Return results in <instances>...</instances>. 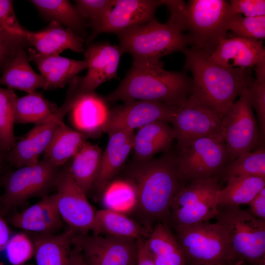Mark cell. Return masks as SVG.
I'll use <instances>...</instances> for the list:
<instances>
[{"label":"cell","instance_id":"obj_1","mask_svg":"<svg viewBox=\"0 0 265 265\" xmlns=\"http://www.w3.org/2000/svg\"><path fill=\"white\" fill-rule=\"evenodd\" d=\"M183 53L185 69L192 75L188 101L214 112L221 119L236 98L253 83L251 68L223 67L213 61L209 54L193 47Z\"/></svg>","mask_w":265,"mask_h":265},{"label":"cell","instance_id":"obj_2","mask_svg":"<svg viewBox=\"0 0 265 265\" xmlns=\"http://www.w3.org/2000/svg\"><path fill=\"white\" fill-rule=\"evenodd\" d=\"M130 175L135 189L137 212L143 226L152 229L153 222L164 220L170 213L174 197L185 186L178 174L176 154L136 161Z\"/></svg>","mask_w":265,"mask_h":265},{"label":"cell","instance_id":"obj_3","mask_svg":"<svg viewBox=\"0 0 265 265\" xmlns=\"http://www.w3.org/2000/svg\"><path fill=\"white\" fill-rule=\"evenodd\" d=\"M192 79L182 71H169L160 60L132 62L119 86L105 98L107 102L141 100L178 106L190 96Z\"/></svg>","mask_w":265,"mask_h":265},{"label":"cell","instance_id":"obj_4","mask_svg":"<svg viewBox=\"0 0 265 265\" xmlns=\"http://www.w3.org/2000/svg\"><path fill=\"white\" fill-rule=\"evenodd\" d=\"M170 12L168 21L187 34L190 45L210 54L220 41L227 38L230 16L229 2L225 0H162Z\"/></svg>","mask_w":265,"mask_h":265},{"label":"cell","instance_id":"obj_5","mask_svg":"<svg viewBox=\"0 0 265 265\" xmlns=\"http://www.w3.org/2000/svg\"><path fill=\"white\" fill-rule=\"evenodd\" d=\"M122 53H128L132 62L157 61L176 52H183L190 45L185 34L174 24L152 21L129 27L116 34Z\"/></svg>","mask_w":265,"mask_h":265},{"label":"cell","instance_id":"obj_6","mask_svg":"<svg viewBox=\"0 0 265 265\" xmlns=\"http://www.w3.org/2000/svg\"><path fill=\"white\" fill-rule=\"evenodd\" d=\"M218 222L224 229L236 257L247 265H265V219L239 206L218 207Z\"/></svg>","mask_w":265,"mask_h":265},{"label":"cell","instance_id":"obj_7","mask_svg":"<svg viewBox=\"0 0 265 265\" xmlns=\"http://www.w3.org/2000/svg\"><path fill=\"white\" fill-rule=\"evenodd\" d=\"M176 229L186 263L227 265L238 262L228 236L218 222H204Z\"/></svg>","mask_w":265,"mask_h":265},{"label":"cell","instance_id":"obj_8","mask_svg":"<svg viewBox=\"0 0 265 265\" xmlns=\"http://www.w3.org/2000/svg\"><path fill=\"white\" fill-rule=\"evenodd\" d=\"M219 179L215 176L193 180L180 189L170 208L176 229L216 218L218 213L216 195L221 188Z\"/></svg>","mask_w":265,"mask_h":265},{"label":"cell","instance_id":"obj_9","mask_svg":"<svg viewBox=\"0 0 265 265\" xmlns=\"http://www.w3.org/2000/svg\"><path fill=\"white\" fill-rule=\"evenodd\" d=\"M61 166L43 159L35 165L25 166L11 173L4 182L0 208L4 216L28 199L42 197L55 188Z\"/></svg>","mask_w":265,"mask_h":265},{"label":"cell","instance_id":"obj_10","mask_svg":"<svg viewBox=\"0 0 265 265\" xmlns=\"http://www.w3.org/2000/svg\"><path fill=\"white\" fill-rule=\"evenodd\" d=\"M64 103L45 122L36 125L23 139L16 142L6 153L5 161L17 168L32 166L39 161V157L50 143L65 115L73 107L82 92L80 80L74 78L69 83Z\"/></svg>","mask_w":265,"mask_h":265},{"label":"cell","instance_id":"obj_11","mask_svg":"<svg viewBox=\"0 0 265 265\" xmlns=\"http://www.w3.org/2000/svg\"><path fill=\"white\" fill-rule=\"evenodd\" d=\"M181 180L191 182L220 176L230 161L224 140L204 137L196 139L176 154Z\"/></svg>","mask_w":265,"mask_h":265},{"label":"cell","instance_id":"obj_12","mask_svg":"<svg viewBox=\"0 0 265 265\" xmlns=\"http://www.w3.org/2000/svg\"><path fill=\"white\" fill-rule=\"evenodd\" d=\"M248 89L243 91L221 119L224 140L230 161L260 146L259 127Z\"/></svg>","mask_w":265,"mask_h":265},{"label":"cell","instance_id":"obj_13","mask_svg":"<svg viewBox=\"0 0 265 265\" xmlns=\"http://www.w3.org/2000/svg\"><path fill=\"white\" fill-rule=\"evenodd\" d=\"M55 188L58 212L68 227L79 234L93 231L96 212L74 180L69 165L61 169Z\"/></svg>","mask_w":265,"mask_h":265},{"label":"cell","instance_id":"obj_14","mask_svg":"<svg viewBox=\"0 0 265 265\" xmlns=\"http://www.w3.org/2000/svg\"><path fill=\"white\" fill-rule=\"evenodd\" d=\"M181 150L199 138L224 140L221 119L214 112L187 99L177 106L171 123Z\"/></svg>","mask_w":265,"mask_h":265},{"label":"cell","instance_id":"obj_15","mask_svg":"<svg viewBox=\"0 0 265 265\" xmlns=\"http://www.w3.org/2000/svg\"><path fill=\"white\" fill-rule=\"evenodd\" d=\"M72 245L80 249L88 265H133L136 261L134 239L77 233Z\"/></svg>","mask_w":265,"mask_h":265},{"label":"cell","instance_id":"obj_16","mask_svg":"<svg viewBox=\"0 0 265 265\" xmlns=\"http://www.w3.org/2000/svg\"><path fill=\"white\" fill-rule=\"evenodd\" d=\"M177 106L141 100L127 102L110 110L102 132L109 134L123 130L139 129L156 121L171 123Z\"/></svg>","mask_w":265,"mask_h":265},{"label":"cell","instance_id":"obj_17","mask_svg":"<svg viewBox=\"0 0 265 265\" xmlns=\"http://www.w3.org/2000/svg\"><path fill=\"white\" fill-rule=\"evenodd\" d=\"M162 0H116L103 20L92 30L87 42L104 32L118 33L129 27L149 22L154 18Z\"/></svg>","mask_w":265,"mask_h":265},{"label":"cell","instance_id":"obj_18","mask_svg":"<svg viewBox=\"0 0 265 265\" xmlns=\"http://www.w3.org/2000/svg\"><path fill=\"white\" fill-rule=\"evenodd\" d=\"M84 53L88 71L80 79L83 91H94L105 82L117 78L118 67L123 54L119 46L108 42L96 43L89 45Z\"/></svg>","mask_w":265,"mask_h":265},{"label":"cell","instance_id":"obj_19","mask_svg":"<svg viewBox=\"0 0 265 265\" xmlns=\"http://www.w3.org/2000/svg\"><path fill=\"white\" fill-rule=\"evenodd\" d=\"M55 193L46 195L37 203L11 215L9 223L26 233L54 234L63 226Z\"/></svg>","mask_w":265,"mask_h":265},{"label":"cell","instance_id":"obj_20","mask_svg":"<svg viewBox=\"0 0 265 265\" xmlns=\"http://www.w3.org/2000/svg\"><path fill=\"white\" fill-rule=\"evenodd\" d=\"M210 57L225 67L251 68L265 62V50L262 40L234 37L221 40Z\"/></svg>","mask_w":265,"mask_h":265},{"label":"cell","instance_id":"obj_21","mask_svg":"<svg viewBox=\"0 0 265 265\" xmlns=\"http://www.w3.org/2000/svg\"><path fill=\"white\" fill-rule=\"evenodd\" d=\"M25 39L27 45L32 46L38 53L43 55H58L67 49L77 53L84 51L83 38L53 21L40 31L27 30Z\"/></svg>","mask_w":265,"mask_h":265},{"label":"cell","instance_id":"obj_22","mask_svg":"<svg viewBox=\"0 0 265 265\" xmlns=\"http://www.w3.org/2000/svg\"><path fill=\"white\" fill-rule=\"evenodd\" d=\"M70 112L78 131L90 137L102 132L110 110L105 99L94 91H82Z\"/></svg>","mask_w":265,"mask_h":265},{"label":"cell","instance_id":"obj_23","mask_svg":"<svg viewBox=\"0 0 265 265\" xmlns=\"http://www.w3.org/2000/svg\"><path fill=\"white\" fill-rule=\"evenodd\" d=\"M134 130H123L108 134L107 146L102 153L100 170L94 184L99 192L104 191L125 162L133 149Z\"/></svg>","mask_w":265,"mask_h":265},{"label":"cell","instance_id":"obj_24","mask_svg":"<svg viewBox=\"0 0 265 265\" xmlns=\"http://www.w3.org/2000/svg\"><path fill=\"white\" fill-rule=\"evenodd\" d=\"M28 60L34 61L46 84L45 89L63 87L82 70L87 68L85 60H77L56 55H43L29 48Z\"/></svg>","mask_w":265,"mask_h":265},{"label":"cell","instance_id":"obj_25","mask_svg":"<svg viewBox=\"0 0 265 265\" xmlns=\"http://www.w3.org/2000/svg\"><path fill=\"white\" fill-rule=\"evenodd\" d=\"M27 233L33 243L37 265H70L72 239L77 234L74 229L68 227L58 234Z\"/></svg>","mask_w":265,"mask_h":265},{"label":"cell","instance_id":"obj_26","mask_svg":"<svg viewBox=\"0 0 265 265\" xmlns=\"http://www.w3.org/2000/svg\"><path fill=\"white\" fill-rule=\"evenodd\" d=\"M175 139L173 128L165 121H156L139 128L133 147L136 161L149 160L156 154L167 152Z\"/></svg>","mask_w":265,"mask_h":265},{"label":"cell","instance_id":"obj_27","mask_svg":"<svg viewBox=\"0 0 265 265\" xmlns=\"http://www.w3.org/2000/svg\"><path fill=\"white\" fill-rule=\"evenodd\" d=\"M152 230L122 213L110 209H102L96 212L92 231L95 235L106 234L137 240L147 239Z\"/></svg>","mask_w":265,"mask_h":265},{"label":"cell","instance_id":"obj_28","mask_svg":"<svg viewBox=\"0 0 265 265\" xmlns=\"http://www.w3.org/2000/svg\"><path fill=\"white\" fill-rule=\"evenodd\" d=\"M24 48L21 47L18 50L14 58L5 67L0 77V84L32 94L36 89H45L46 81L31 67Z\"/></svg>","mask_w":265,"mask_h":265},{"label":"cell","instance_id":"obj_29","mask_svg":"<svg viewBox=\"0 0 265 265\" xmlns=\"http://www.w3.org/2000/svg\"><path fill=\"white\" fill-rule=\"evenodd\" d=\"M102 155L101 149L98 145L86 141L69 164L74 180L86 195L93 186L98 176Z\"/></svg>","mask_w":265,"mask_h":265},{"label":"cell","instance_id":"obj_30","mask_svg":"<svg viewBox=\"0 0 265 265\" xmlns=\"http://www.w3.org/2000/svg\"><path fill=\"white\" fill-rule=\"evenodd\" d=\"M88 137V135L68 127L62 121L44 151L43 159L60 167L76 154Z\"/></svg>","mask_w":265,"mask_h":265},{"label":"cell","instance_id":"obj_31","mask_svg":"<svg viewBox=\"0 0 265 265\" xmlns=\"http://www.w3.org/2000/svg\"><path fill=\"white\" fill-rule=\"evenodd\" d=\"M225 182L226 186L221 188L217 193L218 207L247 204L265 187V179L255 176L231 177Z\"/></svg>","mask_w":265,"mask_h":265},{"label":"cell","instance_id":"obj_32","mask_svg":"<svg viewBox=\"0 0 265 265\" xmlns=\"http://www.w3.org/2000/svg\"><path fill=\"white\" fill-rule=\"evenodd\" d=\"M46 19L56 22L84 38L86 23L75 6L66 0H31L30 1Z\"/></svg>","mask_w":265,"mask_h":265},{"label":"cell","instance_id":"obj_33","mask_svg":"<svg viewBox=\"0 0 265 265\" xmlns=\"http://www.w3.org/2000/svg\"><path fill=\"white\" fill-rule=\"evenodd\" d=\"M57 107L37 92L19 98L15 105V123H43L49 119Z\"/></svg>","mask_w":265,"mask_h":265},{"label":"cell","instance_id":"obj_34","mask_svg":"<svg viewBox=\"0 0 265 265\" xmlns=\"http://www.w3.org/2000/svg\"><path fill=\"white\" fill-rule=\"evenodd\" d=\"M250 176L265 179V148L260 145L253 152H248L230 161L220 174L225 181L231 177Z\"/></svg>","mask_w":265,"mask_h":265},{"label":"cell","instance_id":"obj_35","mask_svg":"<svg viewBox=\"0 0 265 265\" xmlns=\"http://www.w3.org/2000/svg\"><path fill=\"white\" fill-rule=\"evenodd\" d=\"M17 98L13 89L0 88V154L4 157L16 143L14 125Z\"/></svg>","mask_w":265,"mask_h":265},{"label":"cell","instance_id":"obj_36","mask_svg":"<svg viewBox=\"0 0 265 265\" xmlns=\"http://www.w3.org/2000/svg\"><path fill=\"white\" fill-rule=\"evenodd\" d=\"M227 29L235 37L262 40L265 37V16L243 17L240 14L233 15L228 20Z\"/></svg>","mask_w":265,"mask_h":265},{"label":"cell","instance_id":"obj_37","mask_svg":"<svg viewBox=\"0 0 265 265\" xmlns=\"http://www.w3.org/2000/svg\"><path fill=\"white\" fill-rule=\"evenodd\" d=\"M75 8L81 19L93 29L106 16L116 0H77Z\"/></svg>","mask_w":265,"mask_h":265},{"label":"cell","instance_id":"obj_38","mask_svg":"<svg viewBox=\"0 0 265 265\" xmlns=\"http://www.w3.org/2000/svg\"><path fill=\"white\" fill-rule=\"evenodd\" d=\"M5 249L7 258L12 265H24L34 253L32 240L25 232L11 236Z\"/></svg>","mask_w":265,"mask_h":265},{"label":"cell","instance_id":"obj_39","mask_svg":"<svg viewBox=\"0 0 265 265\" xmlns=\"http://www.w3.org/2000/svg\"><path fill=\"white\" fill-rule=\"evenodd\" d=\"M249 100L255 109L259 122L260 145L265 140V77H256L248 89Z\"/></svg>","mask_w":265,"mask_h":265},{"label":"cell","instance_id":"obj_40","mask_svg":"<svg viewBox=\"0 0 265 265\" xmlns=\"http://www.w3.org/2000/svg\"><path fill=\"white\" fill-rule=\"evenodd\" d=\"M26 31L17 19L13 1L0 0V32L25 39Z\"/></svg>","mask_w":265,"mask_h":265},{"label":"cell","instance_id":"obj_41","mask_svg":"<svg viewBox=\"0 0 265 265\" xmlns=\"http://www.w3.org/2000/svg\"><path fill=\"white\" fill-rule=\"evenodd\" d=\"M27 45L23 38L12 36L0 32V73L14 58L18 50Z\"/></svg>","mask_w":265,"mask_h":265},{"label":"cell","instance_id":"obj_42","mask_svg":"<svg viewBox=\"0 0 265 265\" xmlns=\"http://www.w3.org/2000/svg\"><path fill=\"white\" fill-rule=\"evenodd\" d=\"M229 4L230 16L241 13L245 17L265 16L264 0H232Z\"/></svg>","mask_w":265,"mask_h":265},{"label":"cell","instance_id":"obj_43","mask_svg":"<svg viewBox=\"0 0 265 265\" xmlns=\"http://www.w3.org/2000/svg\"><path fill=\"white\" fill-rule=\"evenodd\" d=\"M155 265H186V261L182 248L169 254L153 257Z\"/></svg>","mask_w":265,"mask_h":265},{"label":"cell","instance_id":"obj_44","mask_svg":"<svg viewBox=\"0 0 265 265\" xmlns=\"http://www.w3.org/2000/svg\"><path fill=\"white\" fill-rule=\"evenodd\" d=\"M136 246V265H155L153 257L148 248L146 239H137Z\"/></svg>","mask_w":265,"mask_h":265},{"label":"cell","instance_id":"obj_45","mask_svg":"<svg viewBox=\"0 0 265 265\" xmlns=\"http://www.w3.org/2000/svg\"><path fill=\"white\" fill-rule=\"evenodd\" d=\"M249 211L257 218L265 219V187L248 204Z\"/></svg>","mask_w":265,"mask_h":265},{"label":"cell","instance_id":"obj_46","mask_svg":"<svg viewBox=\"0 0 265 265\" xmlns=\"http://www.w3.org/2000/svg\"><path fill=\"white\" fill-rule=\"evenodd\" d=\"M10 237V229L0 208V252L5 248Z\"/></svg>","mask_w":265,"mask_h":265},{"label":"cell","instance_id":"obj_47","mask_svg":"<svg viewBox=\"0 0 265 265\" xmlns=\"http://www.w3.org/2000/svg\"><path fill=\"white\" fill-rule=\"evenodd\" d=\"M70 265H88L80 249L75 246L71 251Z\"/></svg>","mask_w":265,"mask_h":265},{"label":"cell","instance_id":"obj_48","mask_svg":"<svg viewBox=\"0 0 265 265\" xmlns=\"http://www.w3.org/2000/svg\"><path fill=\"white\" fill-rule=\"evenodd\" d=\"M5 161V157L0 154V172L1 169L2 163Z\"/></svg>","mask_w":265,"mask_h":265},{"label":"cell","instance_id":"obj_49","mask_svg":"<svg viewBox=\"0 0 265 265\" xmlns=\"http://www.w3.org/2000/svg\"><path fill=\"white\" fill-rule=\"evenodd\" d=\"M244 264H245V263H244L243 261H240L233 264L227 265H242Z\"/></svg>","mask_w":265,"mask_h":265},{"label":"cell","instance_id":"obj_50","mask_svg":"<svg viewBox=\"0 0 265 265\" xmlns=\"http://www.w3.org/2000/svg\"><path fill=\"white\" fill-rule=\"evenodd\" d=\"M242 265H246V264H243Z\"/></svg>","mask_w":265,"mask_h":265},{"label":"cell","instance_id":"obj_51","mask_svg":"<svg viewBox=\"0 0 265 265\" xmlns=\"http://www.w3.org/2000/svg\"></svg>","mask_w":265,"mask_h":265}]
</instances>
